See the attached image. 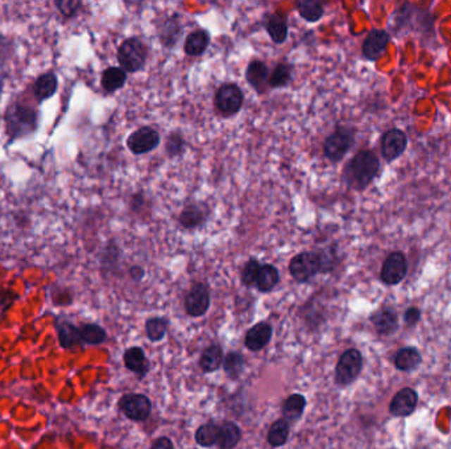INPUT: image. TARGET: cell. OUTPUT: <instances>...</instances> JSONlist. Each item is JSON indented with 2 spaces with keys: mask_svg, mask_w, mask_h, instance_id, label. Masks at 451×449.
Returning a JSON list of instances; mask_svg holds the SVG:
<instances>
[{
  "mask_svg": "<svg viewBox=\"0 0 451 449\" xmlns=\"http://www.w3.org/2000/svg\"><path fill=\"white\" fill-rule=\"evenodd\" d=\"M4 122L8 143L12 144L30 137L39 129L40 115L33 106L23 102H13L6 111Z\"/></svg>",
  "mask_w": 451,
  "mask_h": 449,
  "instance_id": "obj_1",
  "label": "cell"
},
{
  "mask_svg": "<svg viewBox=\"0 0 451 449\" xmlns=\"http://www.w3.org/2000/svg\"><path fill=\"white\" fill-rule=\"evenodd\" d=\"M379 167V160L375 154L369 151H362L347 165L345 179L350 187L363 190L376 177Z\"/></svg>",
  "mask_w": 451,
  "mask_h": 449,
  "instance_id": "obj_2",
  "label": "cell"
},
{
  "mask_svg": "<svg viewBox=\"0 0 451 449\" xmlns=\"http://www.w3.org/2000/svg\"><path fill=\"white\" fill-rule=\"evenodd\" d=\"M148 57V48L144 41L137 37H130L122 42L118 49V62L125 72L143 70Z\"/></svg>",
  "mask_w": 451,
  "mask_h": 449,
  "instance_id": "obj_3",
  "label": "cell"
},
{
  "mask_svg": "<svg viewBox=\"0 0 451 449\" xmlns=\"http://www.w3.org/2000/svg\"><path fill=\"white\" fill-rule=\"evenodd\" d=\"M245 95L236 83L222 84L216 94V106L218 111L225 116H233L242 110Z\"/></svg>",
  "mask_w": 451,
  "mask_h": 449,
  "instance_id": "obj_4",
  "label": "cell"
},
{
  "mask_svg": "<svg viewBox=\"0 0 451 449\" xmlns=\"http://www.w3.org/2000/svg\"><path fill=\"white\" fill-rule=\"evenodd\" d=\"M354 144V133L346 128H339L331 133L323 144V153L330 163H339Z\"/></svg>",
  "mask_w": 451,
  "mask_h": 449,
  "instance_id": "obj_5",
  "label": "cell"
},
{
  "mask_svg": "<svg viewBox=\"0 0 451 449\" xmlns=\"http://www.w3.org/2000/svg\"><path fill=\"white\" fill-rule=\"evenodd\" d=\"M289 272L297 282H308L321 272L317 253L302 252L295 255L289 263Z\"/></svg>",
  "mask_w": 451,
  "mask_h": 449,
  "instance_id": "obj_6",
  "label": "cell"
},
{
  "mask_svg": "<svg viewBox=\"0 0 451 449\" xmlns=\"http://www.w3.org/2000/svg\"><path fill=\"white\" fill-rule=\"evenodd\" d=\"M363 367V358L358 349L346 350L337 365V382L339 385H350L354 382L362 372Z\"/></svg>",
  "mask_w": 451,
  "mask_h": 449,
  "instance_id": "obj_7",
  "label": "cell"
},
{
  "mask_svg": "<svg viewBox=\"0 0 451 449\" xmlns=\"http://www.w3.org/2000/svg\"><path fill=\"white\" fill-rule=\"evenodd\" d=\"M161 143L160 133L152 127H142L127 139V146L134 154L149 153Z\"/></svg>",
  "mask_w": 451,
  "mask_h": 449,
  "instance_id": "obj_8",
  "label": "cell"
},
{
  "mask_svg": "<svg viewBox=\"0 0 451 449\" xmlns=\"http://www.w3.org/2000/svg\"><path fill=\"white\" fill-rule=\"evenodd\" d=\"M119 408L131 420H145L151 414V400L143 394H127L119 400Z\"/></svg>",
  "mask_w": 451,
  "mask_h": 449,
  "instance_id": "obj_9",
  "label": "cell"
},
{
  "mask_svg": "<svg viewBox=\"0 0 451 449\" xmlns=\"http://www.w3.org/2000/svg\"><path fill=\"white\" fill-rule=\"evenodd\" d=\"M210 307V291L205 284H195L185 301V308L190 317L205 315Z\"/></svg>",
  "mask_w": 451,
  "mask_h": 449,
  "instance_id": "obj_10",
  "label": "cell"
},
{
  "mask_svg": "<svg viewBox=\"0 0 451 449\" xmlns=\"http://www.w3.org/2000/svg\"><path fill=\"white\" fill-rule=\"evenodd\" d=\"M407 260L400 252H395L388 255L381 269V279L387 285H396L407 276Z\"/></svg>",
  "mask_w": 451,
  "mask_h": 449,
  "instance_id": "obj_11",
  "label": "cell"
},
{
  "mask_svg": "<svg viewBox=\"0 0 451 449\" xmlns=\"http://www.w3.org/2000/svg\"><path fill=\"white\" fill-rule=\"evenodd\" d=\"M419 396L413 388L400 390L390 402V414L395 417H408L417 406Z\"/></svg>",
  "mask_w": 451,
  "mask_h": 449,
  "instance_id": "obj_12",
  "label": "cell"
},
{
  "mask_svg": "<svg viewBox=\"0 0 451 449\" xmlns=\"http://www.w3.org/2000/svg\"><path fill=\"white\" fill-rule=\"evenodd\" d=\"M209 214L210 210L205 203L187 204L180 214L178 222L186 229H195L205 224Z\"/></svg>",
  "mask_w": 451,
  "mask_h": 449,
  "instance_id": "obj_13",
  "label": "cell"
},
{
  "mask_svg": "<svg viewBox=\"0 0 451 449\" xmlns=\"http://www.w3.org/2000/svg\"><path fill=\"white\" fill-rule=\"evenodd\" d=\"M407 148V136L399 129H392L385 133L381 143L383 156L387 161H393L397 158Z\"/></svg>",
  "mask_w": 451,
  "mask_h": 449,
  "instance_id": "obj_14",
  "label": "cell"
},
{
  "mask_svg": "<svg viewBox=\"0 0 451 449\" xmlns=\"http://www.w3.org/2000/svg\"><path fill=\"white\" fill-rule=\"evenodd\" d=\"M390 42V34L385 31L375 30L371 32L363 42V54L371 61H376L385 51Z\"/></svg>",
  "mask_w": 451,
  "mask_h": 449,
  "instance_id": "obj_15",
  "label": "cell"
},
{
  "mask_svg": "<svg viewBox=\"0 0 451 449\" xmlns=\"http://www.w3.org/2000/svg\"><path fill=\"white\" fill-rule=\"evenodd\" d=\"M246 80L255 91L264 94L267 91L269 84V70L267 65L259 60L251 62L247 66Z\"/></svg>",
  "mask_w": 451,
  "mask_h": 449,
  "instance_id": "obj_16",
  "label": "cell"
},
{
  "mask_svg": "<svg viewBox=\"0 0 451 449\" xmlns=\"http://www.w3.org/2000/svg\"><path fill=\"white\" fill-rule=\"evenodd\" d=\"M58 90V78L54 72H48L40 75L33 83V96L39 103L45 102L56 95Z\"/></svg>",
  "mask_w": 451,
  "mask_h": 449,
  "instance_id": "obj_17",
  "label": "cell"
},
{
  "mask_svg": "<svg viewBox=\"0 0 451 449\" xmlns=\"http://www.w3.org/2000/svg\"><path fill=\"white\" fill-rule=\"evenodd\" d=\"M15 54L13 42L0 32V99L10 74L11 61Z\"/></svg>",
  "mask_w": 451,
  "mask_h": 449,
  "instance_id": "obj_18",
  "label": "cell"
},
{
  "mask_svg": "<svg viewBox=\"0 0 451 449\" xmlns=\"http://www.w3.org/2000/svg\"><path fill=\"white\" fill-rule=\"evenodd\" d=\"M272 327L268 323H259L257 326L252 327L247 332L246 347L254 352L267 347L272 337Z\"/></svg>",
  "mask_w": 451,
  "mask_h": 449,
  "instance_id": "obj_19",
  "label": "cell"
},
{
  "mask_svg": "<svg viewBox=\"0 0 451 449\" xmlns=\"http://www.w3.org/2000/svg\"><path fill=\"white\" fill-rule=\"evenodd\" d=\"M210 44V34L205 30L192 32L185 40V53L192 57H199Z\"/></svg>",
  "mask_w": 451,
  "mask_h": 449,
  "instance_id": "obj_20",
  "label": "cell"
},
{
  "mask_svg": "<svg viewBox=\"0 0 451 449\" xmlns=\"http://www.w3.org/2000/svg\"><path fill=\"white\" fill-rule=\"evenodd\" d=\"M266 30H267L269 37L275 44L285 42L288 39V33H289L287 18L278 12L273 13V15H269L267 23H266Z\"/></svg>",
  "mask_w": 451,
  "mask_h": 449,
  "instance_id": "obj_21",
  "label": "cell"
},
{
  "mask_svg": "<svg viewBox=\"0 0 451 449\" xmlns=\"http://www.w3.org/2000/svg\"><path fill=\"white\" fill-rule=\"evenodd\" d=\"M373 326L381 335H390L399 328L397 315L392 308H384L372 317Z\"/></svg>",
  "mask_w": 451,
  "mask_h": 449,
  "instance_id": "obj_22",
  "label": "cell"
},
{
  "mask_svg": "<svg viewBox=\"0 0 451 449\" xmlns=\"http://www.w3.org/2000/svg\"><path fill=\"white\" fill-rule=\"evenodd\" d=\"M242 438V431L239 426L233 422H226L219 426V435L216 440V445L221 449L235 448Z\"/></svg>",
  "mask_w": 451,
  "mask_h": 449,
  "instance_id": "obj_23",
  "label": "cell"
},
{
  "mask_svg": "<svg viewBox=\"0 0 451 449\" xmlns=\"http://www.w3.org/2000/svg\"><path fill=\"white\" fill-rule=\"evenodd\" d=\"M124 364L128 370L137 373L143 377L148 370V361L145 358L143 348H128L124 353Z\"/></svg>",
  "mask_w": 451,
  "mask_h": 449,
  "instance_id": "obj_24",
  "label": "cell"
},
{
  "mask_svg": "<svg viewBox=\"0 0 451 449\" xmlns=\"http://www.w3.org/2000/svg\"><path fill=\"white\" fill-rule=\"evenodd\" d=\"M183 31V25L181 21L178 19V16L175 15L172 18H169L165 21L161 32H160V41L164 45L165 48H173L177 41L181 36Z\"/></svg>",
  "mask_w": 451,
  "mask_h": 449,
  "instance_id": "obj_25",
  "label": "cell"
},
{
  "mask_svg": "<svg viewBox=\"0 0 451 449\" xmlns=\"http://www.w3.org/2000/svg\"><path fill=\"white\" fill-rule=\"evenodd\" d=\"M57 335H58V341H60L61 347L65 349L75 347L82 343L80 327L74 326L69 322H62L58 324Z\"/></svg>",
  "mask_w": 451,
  "mask_h": 449,
  "instance_id": "obj_26",
  "label": "cell"
},
{
  "mask_svg": "<svg viewBox=\"0 0 451 449\" xmlns=\"http://www.w3.org/2000/svg\"><path fill=\"white\" fill-rule=\"evenodd\" d=\"M127 81V74L121 68H107L102 72L103 90L106 92H115L121 90L124 86V83Z\"/></svg>",
  "mask_w": 451,
  "mask_h": 449,
  "instance_id": "obj_27",
  "label": "cell"
},
{
  "mask_svg": "<svg viewBox=\"0 0 451 449\" xmlns=\"http://www.w3.org/2000/svg\"><path fill=\"white\" fill-rule=\"evenodd\" d=\"M278 281H280V273L275 266L271 264L261 265L257 279V290H260L261 293H268L278 285Z\"/></svg>",
  "mask_w": 451,
  "mask_h": 449,
  "instance_id": "obj_28",
  "label": "cell"
},
{
  "mask_svg": "<svg viewBox=\"0 0 451 449\" xmlns=\"http://www.w3.org/2000/svg\"><path fill=\"white\" fill-rule=\"evenodd\" d=\"M395 364L399 370L410 372L420 365V352L413 347L402 348L395 358Z\"/></svg>",
  "mask_w": 451,
  "mask_h": 449,
  "instance_id": "obj_29",
  "label": "cell"
},
{
  "mask_svg": "<svg viewBox=\"0 0 451 449\" xmlns=\"http://www.w3.org/2000/svg\"><path fill=\"white\" fill-rule=\"evenodd\" d=\"M305 406H307V399L302 394H292L290 397H288L285 403H284V407H283L285 420L287 422L288 420L289 422L298 420L301 418Z\"/></svg>",
  "mask_w": 451,
  "mask_h": 449,
  "instance_id": "obj_30",
  "label": "cell"
},
{
  "mask_svg": "<svg viewBox=\"0 0 451 449\" xmlns=\"http://www.w3.org/2000/svg\"><path fill=\"white\" fill-rule=\"evenodd\" d=\"M223 361V352L219 346H211L204 350L201 356V367L206 373L216 372L222 365Z\"/></svg>",
  "mask_w": 451,
  "mask_h": 449,
  "instance_id": "obj_31",
  "label": "cell"
},
{
  "mask_svg": "<svg viewBox=\"0 0 451 449\" xmlns=\"http://www.w3.org/2000/svg\"><path fill=\"white\" fill-rule=\"evenodd\" d=\"M299 16L308 23H317L323 16V7L316 0H301L297 3Z\"/></svg>",
  "mask_w": 451,
  "mask_h": 449,
  "instance_id": "obj_32",
  "label": "cell"
},
{
  "mask_svg": "<svg viewBox=\"0 0 451 449\" xmlns=\"http://www.w3.org/2000/svg\"><path fill=\"white\" fill-rule=\"evenodd\" d=\"M289 438V423L285 419H280L275 422L268 432V443L272 447L284 445Z\"/></svg>",
  "mask_w": 451,
  "mask_h": 449,
  "instance_id": "obj_33",
  "label": "cell"
},
{
  "mask_svg": "<svg viewBox=\"0 0 451 449\" xmlns=\"http://www.w3.org/2000/svg\"><path fill=\"white\" fill-rule=\"evenodd\" d=\"M219 435V426H216L214 423H209L204 424L195 432V441L201 445V447H213L216 445V440Z\"/></svg>",
  "mask_w": 451,
  "mask_h": 449,
  "instance_id": "obj_34",
  "label": "cell"
},
{
  "mask_svg": "<svg viewBox=\"0 0 451 449\" xmlns=\"http://www.w3.org/2000/svg\"><path fill=\"white\" fill-rule=\"evenodd\" d=\"M292 80V66L288 63H278L269 75V87L281 89L288 86Z\"/></svg>",
  "mask_w": 451,
  "mask_h": 449,
  "instance_id": "obj_35",
  "label": "cell"
},
{
  "mask_svg": "<svg viewBox=\"0 0 451 449\" xmlns=\"http://www.w3.org/2000/svg\"><path fill=\"white\" fill-rule=\"evenodd\" d=\"M81 340L85 344H101L106 339V331L98 324H85L80 327Z\"/></svg>",
  "mask_w": 451,
  "mask_h": 449,
  "instance_id": "obj_36",
  "label": "cell"
},
{
  "mask_svg": "<svg viewBox=\"0 0 451 449\" xmlns=\"http://www.w3.org/2000/svg\"><path fill=\"white\" fill-rule=\"evenodd\" d=\"M166 326H168V323H166L164 317H152V319H148V320H147V324H145L148 339L152 340V341L161 340V339L165 336Z\"/></svg>",
  "mask_w": 451,
  "mask_h": 449,
  "instance_id": "obj_37",
  "label": "cell"
},
{
  "mask_svg": "<svg viewBox=\"0 0 451 449\" xmlns=\"http://www.w3.org/2000/svg\"><path fill=\"white\" fill-rule=\"evenodd\" d=\"M245 367V360L243 356L237 352H230L225 358V370L228 374V377H239Z\"/></svg>",
  "mask_w": 451,
  "mask_h": 449,
  "instance_id": "obj_38",
  "label": "cell"
},
{
  "mask_svg": "<svg viewBox=\"0 0 451 449\" xmlns=\"http://www.w3.org/2000/svg\"><path fill=\"white\" fill-rule=\"evenodd\" d=\"M165 149H166V153L169 157H177V156H181L184 153L185 151V140L184 137L180 134V133L173 132L171 133L166 139V144H165Z\"/></svg>",
  "mask_w": 451,
  "mask_h": 449,
  "instance_id": "obj_39",
  "label": "cell"
},
{
  "mask_svg": "<svg viewBox=\"0 0 451 449\" xmlns=\"http://www.w3.org/2000/svg\"><path fill=\"white\" fill-rule=\"evenodd\" d=\"M260 263L255 260V258H251L249 261H247L246 265L243 267V272H242V281L246 286L257 285V276H259V272H260Z\"/></svg>",
  "mask_w": 451,
  "mask_h": 449,
  "instance_id": "obj_40",
  "label": "cell"
},
{
  "mask_svg": "<svg viewBox=\"0 0 451 449\" xmlns=\"http://www.w3.org/2000/svg\"><path fill=\"white\" fill-rule=\"evenodd\" d=\"M54 6L57 7V10L60 11L61 15L70 19L78 13V11L82 7V1H80V0H58V1H54Z\"/></svg>",
  "mask_w": 451,
  "mask_h": 449,
  "instance_id": "obj_41",
  "label": "cell"
},
{
  "mask_svg": "<svg viewBox=\"0 0 451 449\" xmlns=\"http://www.w3.org/2000/svg\"><path fill=\"white\" fill-rule=\"evenodd\" d=\"M318 258H319L321 272H330V270L334 267V265H335V258H337V255H335L334 249L328 248V249L322 251V252L318 255Z\"/></svg>",
  "mask_w": 451,
  "mask_h": 449,
  "instance_id": "obj_42",
  "label": "cell"
},
{
  "mask_svg": "<svg viewBox=\"0 0 451 449\" xmlns=\"http://www.w3.org/2000/svg\"><path fill=\"white\" fill-rule=\"evenodd\" d=\"M151 449H175V445H173V443L171 441V439H168V438H159V439L154 441V444H152V447Z\"/></svg>",
  "mask_w": 451,
  "mask_h": 449,
  "instance_id": "obj_43",
  "label": "cell"
},
{
  "mask_svg": "<svg viewBox=\"0 0 451 449\" xmlns=\"http://www.w3.org/2000/svg\"><path fill=\"white\" fill-rule=\"evenodd\" d=\"M421 314L420 311L417 308H409L407 312H405V322L408 324H416L419 320H420Z\"/></svg>",
  "mask_w": 451,
  "mask_h": 449,
  "instance_id": "obj_44",
  "label": "cell"
},
{
  "mask_svg": "<svg viewBox=\"0 0 451 449\" xmlns=\"http://www.w3.org/2000/svg\"><path fill=\"white\" fill-rule=\"evenodd\" d=\"M131 276L134 277L136 281H140L144 277V270L140 266H134L131 269Z\"/></svg>",
  "mask_w": 451,
  "mask_h": 449,
  "instance_id": "obj_45",
  "label": "cell"
}]
</instances>
